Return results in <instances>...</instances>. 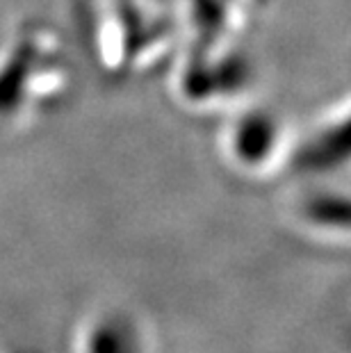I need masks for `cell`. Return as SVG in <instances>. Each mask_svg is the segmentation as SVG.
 I'll return each mask as SVG.
<instances>
[{
    "label": "cell",
    "instance_id": "1",
    "mask_svg": "<svg viewBox=\"0 0 351 353\" xmlns=\"http://www.w3.org/2000/svg\"><path fill=\"white\" fill-rule=\"evenodd\" d=\"M34 62V48L21 46L0 71V112H12L23 96L30 66Z\"/></svg>",
    "mask_w": 351,
    "mask_h": 353
}]
</instances>
